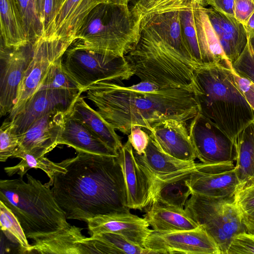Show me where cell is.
<instances>
[{"mask_svg": "<svg viewBox=\"0 0 254 254\" xmlns=\"http://www.w3.org/2000/svg\"><path fill=\"white\" fill-rule=\"evenodd\" d=\"M205 0H189L188 4V9L196 6L205 7Z\"/></svg>", "mask_w": 254, "mask_h": 254, "instance_id": "obj_48", "label": "cell"}, {"mask_svg": "<svg viewBox=\"0 0 254 254\" xmlns=\"http://www.w3.org/2000/svg\"><path fill=\"white\" fill-rule=\"evenodd\" d=\"M139 126H134L128 135V139L134 151L138 155H142L148 145L150 137L148 133Z\"/></svg>", "mask_w": 254, "mask_h": 254, "instance_id": "obj_40", "label": "cell"}, {"mask_svg": "<svg viewBox=\"0 0 254 254\" xmlns=\"http://www.w3.org/2000/svg\"><path fill=\"white\" fill-rule=\"evenodd\" d=\"M144 130L164 153L183 161H194L196 158L187 122L169 119Z\"/></svg>", "mask_w": 254, "mask_h": 254, "instance_id": "obj_17", "label": "cell"}, {"mask_svg": "<svg viewBox=\"0 0 254 254\" xmlns=\"http://www.w3.org/2000/svg\"><path fill=\"white\" fill-rule=\"evenodd\" d=\"M67 112L55 110L34 122L24 133L18 134L19 146L15 152H25L39 157L51 151L59 145Z\"/></svg>", "mask_w": 254, "mask_h": 254, "instance_id": "obj_16", "label": "cell"}, {"mask_svg": "<svg viewBox=\"0 0 254 254\" xmlns=\"http://www.w3.org/2000/svg\"><path fill=\"white\" fill-rule=\"evenodd\" d=\"M64 0H43L41 23L44 31L47 26L55 17Z\"/></svg>", "mask_w": 254, "mask_h": 254, "instance_id": "obj_41", "label": "cell"}, {"mask_svg": "<svg viewBox=\"0 0 254 254\" xmlns=\"http://www.w3.org/2000/svg\"><path fill=\"white\" fill-rule=\"evenodd\" d=\"M86 223L91 236L102 233H114L144 248L146 238L153 231L143 218L130 211L98 216L88 219Z\"/></svg>", "mask_w": 254, "mask_h": 254, "instance_id": "obj_19", "label": "cell"}, {"mask_svg": "<svg viewBox=\"0 0 254 254\" xmlns=\"http://www.w3.org/2000/svg\"><path fill=\"white\" fill-rule=\"evenodd\" d=\"M192 92L198 112L233 140L254 121V112L236 82L232 64L216 63L195 71Z\"/></svg>", "mask_w": 254, "mask_h": 254, "instance_id": "obj_4", "label": "cell"}, {"mask_svg": "<svg viewBox=\"0 0 254 254\" xmlns=\"http://www.w3.org/2000/svg\"><path fill=\"white\" fill-rule=\"evenodd\" d=\"M19 146V135L14 131L11 120L6 119L0 128V161L12 157Z\"/></svg>", "mask_w": 254, "mask_h": 254, "instance_id": "obj_36", "label": "cell"}, {"mask_svg": "<svg viewBox=\"0 0 254 254\" xmlns=\"http://www.w3.org/2000/svg\"><path fill=\"white\" fill-rule=\"evenodd\" d=\"M27 30L30 44L42 37L44 30L34 0H16Z\"/></svg>", "mask_w": 254, "mask_h": 254, "instance_id": "obj_34", "label": "cell"}, {"mask_svg": "<svg viewBox=\"0 0 254 254\" xmlns=\"http://www.w3.org/2000/svg\"><path fill=\"white\" fill-rule=\"evenodd\" d=\"M189 130L196 158L204 164L236 161L237 142L210 119L199 112L191 120Z\"/></svg>", "mask_w": 254, "mask_h": 254, "instance_id": "obj_9", "label": "cell"}, {"mask_svg": "<svg viewBox=\"0 0 254 254\" xmlns=\"http://www.w3.org/2000/svg\"><path fill=\"white\" fill-rule=\"evenodd\" d=\"M1 43L17 49L30 44L23 17L16 0H0Z\"/></svg>", "mask_w": 254, "mask_h": 254, "instance_id": "obj_27", "label": "cell"}, {"mask_svg": "<svg viewBox=\"0 0 254 254\" xmlns=\"http://www.w3.org/2000/svg\"><path fill=\"white\" fill-rule=\"evenodd\" d=\"M234 200L244 217H254V183L239 189L234 196Z\"/></svg>", "mask_w": 254, "mask_h": 254, "instance_id": "obj_38", "label": "cell"}, {"mask_svg": "<svg viewBox=\"0 0 254 254\" xmlns=\"http://www.w3.org/2000/svg\"><path fill=\"white\" fill-rule=\"evenodd\" d=\"M70 113L112 149L118 152L123 146L121 138L115 128L97 110L91 108L80 95L75 100Z\"/></svg>", "mask_w": 254, "mask_h": 254, "instance_id": "obj_25", "label": "cell"}, {"mask_svg": "<svg viewBox=\"0 0 254 254\" xmlns=\"http://www.w3.org/2000/svg\"><path fill=\"white\" fill-rule=\"evenodd\" d=\"M254 254V234L244 232L233 240L227 254Z\"/></svg>", "mask_w": 254, "mask_h": 254, "instance_id": "obj_39", "label": "cell"}, {"mask_svg": "<svg viewBox=\"0 0 254 254\" xmlns=\"http://www.w3.org/2000/svg\"><path fill=\"white\" fill-rule=\"evenodd\" d=\"M234 162L197 163L186 181L191 194L216 198L233 197L242 187Z\"/></svg>", "mask_w": 254, "mask_h": 254, "instance_id": "obj_11", "label": "cell"}, {"mask_svg": "<svg viewBox=\"0 0 254 254\" xmlns=\"http://www.w3.org/2000/svg\"><path fill=\"white\" fill-rule=\"evenodd\" d=\"M125 58L141 81L192 92L194 72L201 66L191 53L180 11L142 18L139 39Z\"/></svg>", "mask_w": 254, "mask_h": 254, "instance_id": "obj_2", "label": "cell"}, {"mask_svg": "<svg viewBox=\"0 0 254 254\" xmlns=\"http://www.w3.org/2000/svg\"><path fill=\"white\" fill-rule=\"evenodd\" d=\"M144 248L150 254H221L215 241L200 226L176 232L153 231L146 238Z\"/></svg>", "mask_w": 254, "mask_h": 254, "instance_id": "obj_12", "label": "cell"}, {"mask_svg": "<svg viewBox=\"0 0 254 254\" xmlns=\"http://www.w3.org/2000/svg\"><path fill=\"white\" fill-rule=\"evenodd\" d=\"M234 73V76L239 89L247 102L254 111V83L251 81L241 77Z\"/></svg>", "mask_w": 254, "mask_h": 254, "instance_id": "obj_43", "label": "cell"}, {"mask_svg": "<svg viewBox=\"0 0 254 254\" xmlns=\"http://www.w3.org/2000/svg\"><path fill=\"white\" fill-rule=\"evenodd\" d=\"M237 147L235 166L243 187L254 183V121L239 134Z\"/></svg>", "mask_w": 254, "mask_h": 254, "instance_id": "obj_29", "label": "cell"}, {"mask_svg": "<svg viewBox=\"0 0 254 254\" xmlns=\"http://www.w3.org/2000/svg\"><path fill=\"white\" fill-rule=\"evenodd\" d=\"M81 93L66 90H37L23 109L10 120L14 131L18 134L24 133L34 122L52 111H69Z\"/></svg>", "mask_w": 254, "mask_h": 254, "instance_id": "obj_14", "label": "cell"}, {"mask_svg": "<svg viewBox=\"0 0 254 254\" xmlns=\"http://www.w3.org/2000/svg\"><path fill=\"white\" fill-rule=\"evenodd\" d=\"M82 228L71 225L49 237L34 241L29 254H100L94 239L86 237Z\"/></svg>", "mask_w": 254, "mask_h": 254, "instance_id": "obj_21", "label": "cell"}, {"mask_svg": "<svg viewBox=\"0 0 254 254\" xmlns=\"http://www.w3.org/2000/svg\"><path fill=\"white\" fill-rule=\"evenodd\" d=\"M191 8L203 65L216 63L231 64L221 48L206 12V7L199 6Z\"/></svg>", "mask_w": 254, "mask_h": 254, "instance_id": "obj_26", "label": "cell"}, {"mask_svg": "<svg viewBox=\"0 0 254 254\" xmlns=\"http://www.w3.org/2000/svg\"><path fill=\"white\" fill-rule=\"evenodd\" d=\"M59 144L67 145L76 151L102 155L118 156V152L109 147L81 122L74 118L71 115L70 110L64 116Z\"/></svg>", "mask_w": 254, "mask_h": 254, "instance_id": "obj_23", "label": "cell"}, {"mask_svg": "<svg viewBox=\"0 0 254 254\" xmlns=\"http://www.w3.org/2000/svg\"><path fill=\"white\" fill-rule=\"evenodd\" d=\"M32 45L17 49L0 46V115L9 114L14 107L19 85L31 60Z\"/></svg>", "mask_w": 254, "mask_h": 254, "instance_id": "obj_13", "label": "cell"}, {"mask_svg": "<svg viewBox=\"0 0 254 254\" xmlns=\"http://www.w3.org/2000/svg\"><path fill=\"white\" fill-rule=\"evenodd\" d=\"M77 155L58 163L51 189L67 219L87 222L100 215L128 212L126 187L118 156L76 151Z\"/></svg>", "mask_w": 254, "mask_h": 254, "instance_id": "obj_1", "label": "cell"}, {"mask_svg": "<svg viewBox=\"0 0 254 254\" xmlns=\"http://www.w3.org/2000/svg\"><path fill=\"white\" fill-rule=\"evenodd\" d=\"M254 11V0H234L235 17L244 26Z\"/></svg>", "mask_w": 254, "mask_h": 254, "instance_id": "obj_42", "label": "cell"}, {"mask_svg": "<svg viewBox=\"0 0 254 254\" xmlns=\"http://www.w3.org/2000/svg\"><path fill=\"white\" fill-rule=\"evenodd\" d=\"M143 218L152 230L158 232L190 230L199 226L185 208L162 204L153 201L144 209Z\"/></svg>", "mask_w": 254, "mask_h": 254, "instance_id": "obj_24", "label": "cell"}, {"mask_svg": "<svg viewBox=\"0 0 254 254\" xmlns=\"http://www.w3.org/2000/svg\"><path fill=\"white\" fill-rule=\"evenodd\" d=\"M247 39L254 38V11L252 13L246 24L244 26Z\"/></svg>", "mask_w": 254, "mask_h": 254, "instance_id": "obj_46", "label": "cell"}, {"mask_svg": "<svg viewBox=\"0 0 254 254\" xmlns=\"http://www.w3.org/2000/svg\"><path fill=\"white\" fill-rule=\"evenodd\" d=\"M118 157L126 187L127 207L144 210L151 203L148 183L128 140L118 151Z\"/></svg>", "mask_w": 254, "mask_h": 254, "instance_id": "obj_20", "label": "cell"}, {"mask_svg": "<svg viewBox=\"0 0 254 254\" xmlns=\"http://www.w3.org/2000/svg\"><path fill=\"white\" fill-rule=\"evenodd\" d=\"M85 92L101 116L115 130L127 135L134 126L149 130L169 119L189 121L198 112L193 92L186 89L160 88L141 92L122 82L101 81Z\"/></svg>", "mask_w": 254, "mask_h": 254, "instance_id": "obj_3", "label": "cell"}, {"mask_svg": "<svg viewBox=\"0 0 254 254\" xmlns=\"http://www.w3.org/2000/svg\"><path fill=\"white\" fill-rule=\"evenodd\" d=\"M63 66L81 91L101 81L122 82L134 75L125 57L99 53L82 46L71 45L62 57Z\"/></svg>", "mask_w": 254, "mask_h": 254, "instance_id": "obj_8", "label": "cell"}, {"mask_svg": "<svg viewBox=\"0 0 254 254\" xmlns=\"http://www.w3.org/2000/svg\"><path fill=\"white\" fill-rule=\"evenodd\" d=\"M185 36L192 56L200 66H203L200 51L197 42L193 13L192 8L180 11Z\"/></svg>", "mask_w": 254, "mask_h": 254, "instance_id": "obj_37", "label": "cell"}, {"mask_svg": "<svg viewBox=\"0 0 254 254\" xmlns=\"http://www.w3.org/2000/svg\"><path fill=\"white\" fill-rule=\"evenodd\" d=\"M36 8L41 22L43 0H34Z\"/></svg>", "mask_w": 254, "mask_h": 254, "instance_id": "obj_49", "label": "cell"}, {"mask_svg": "<svg viewBox=\"0 0 254 254\" xmlns=\"http://www.w3.org/2000/svg\"><path fill=\"white\" fill-rule=\"evenodd\" d=\"M0 224L1 231L13 243L18 245V253L29 254L31 245L13 213L0 201Z\"/></svg>", "mask_w": 254, "mask_h": 254, "instance_id": "obj_31", "label": "cell"}, {"mask_svg": "<svg viewBox=\"0 0 254 254\" xmlns=\"http://www.w3.org/2000/svg\"><path fill=\"white\" fill-rule=\"evenodd\" d=\"M0 181V201L13 213L27 239H43L71 226L56 201L50 187L29 174Z\"/></svg>", "mask_w": 254, "mask_h": 254, "instance_id": "obj_5", "label": "cell"}, {"mask_svg": "<svg viewBox=\"0 0 254 254\" xmlns=\"http://www.w3.org/2000/svg\"><path fill=\"white\" fill-rule=\"evenodd\" d=\"M190 174L168 181L151 184L149 187L150 204L153 201H157L164 205L184 208L191 194L186 183Z\"/></svg>", "mask_w": 254, "mask_h": 254, "instance_id": "obj_28", "label": "cell"}, {"mask_svg": "<svg viewBox=\"0 0 254 254\" xmlns=\"http://www.w3.org/2000/svg\"><path fill=\"white\" fill-rule=\"evenodd\" d=\"M131 0H111V2L120 3V4H128Z\"/></svg>", "mask_w": 254, "mask_h": 254, "instance_id": "obj_50", "label": "cell"}, {"mask_svg": "<svg viewBox=\"0 0 254 254\" xmlns=\"http://www.w3.org/2000/svg\"><path fill=\"white\" fill-rule=\"evenodd\" d=\"M101 241L108 254H148L149 251L136 245L123 236L110 232L102 233L91 236Z\"/></svg>", "mask_w": 254, "mask_h": 254, "instance_id": "obj_33", "label": "cell"}, {"mask_svg": "<svg viewBox=\"0 0 254 254\" xmlns=\"http://www.w3.org/2000/svg\"><path fill=\"white\" fill-rule=\"evenodd\" d=\"M44 89L66 90L82 93L78 84L65 70L62 58L57 60L51 65L37 91Z\"/></svg>", "mask_w": 254, "mask_h": 254, "instance_id": "obj_32", "label": "cell"}, {"mask_svg": "<svg viewBox=\"0 0 254 254\" xmlns=\"http://www.w3.org/2000/svg\"><path fill=\"white\" fill-rule=\"evenodd\" d=\"M185 209L214 239L221 254H227L234 239L247 232L244 216L233 197L216 198L192 193Z\"/></svg>", "mask_w": 254, "mask_h": 254, "instance_id": "obj_7", "label": "cell"}, {"mask_svg": "<svg viewBox=\"0 0 254 254\" xmlns=\"http://www.w3.org/2000/svg\"><path fill=\"white\" fill-rule=\"evenodd\" d=\"M32 45V56L19 85L16 104L8 114L11 120L23 108L36 92L51 65L62 58L70 46L59 40H48L40 38Z\"/></svg>", "mask_w": 254, "mask_h": 254, "instance_id": "obj_10", "label": "cell"}, {"mask_svg": "<svg viewBox=\"0 0 254 254\" xmlns=\"http://www.w3.org/2000/svg\"><path fill=\"white\" fill-rule=\"evenodd\" d=\"M141 21L128 4L102 3L87 16L75 40L87 49L124 58L139 39Z\"/></svg>", "mask_w": 254, "mask_h": 254, "instance_id": "obj_6", "label": "cell"}, {"mask_svg": "<svg viewBox=\"0 0 254 254\" xmlns=\"http://www.w3.org/2000/svg\"><path fill=\"white\" fill-rule=\"evenodd\" d=\"M111 0H65L55 17L47 26L42 37L59 40L70 46L90 11L98 4Z\"/></svg>", "mask_w": 254, "mask_h": 254, "instance_id": "obj_15", "label": "cell"}, {"mask_svg": "<svg viewBox=\"0 0 254 254\" xmlns=\"http://www.w3.org/2000/svg\"><path fill=\"white\" fill-rule=\"evenodd\" d=\"M12 157L19 158L21 161L17 165L6 167L4 170L9 177L15 174L18 175L20 178H23L27 172L31 168H38L46 173L49 178V181L45 184L51 187L53 186L54 178L58 172H65V168L50 160L44 156L36 157L29 153L23 152H16Z\"/></svg>", "mask_w": 254, "mask_h": 254, "instance_id": "obj_30", "label": "cell"}, {"mask_svg": "<svg viewBox=\"0 0 254 254\" xmlns=\"http://www.w3.org/2000/svg\"><path fill=\"white\" fill-rule=\"evenodd\" d=\"M134 153L148 183L151 184L173 180L191 173L197 163L177 159L160 150L150 139L142 155Z\"/></svg>", "mask_w": 254, "mask_h": 254, "instance_id": "obj_18", "label": "cell"}, {"mask_svg": "<svg viewBox=\"0 0 254 254\" xmlns=\"http://www.w3.org/2000/svg\"><path fill=\"white\" fill-rule=\"evenodd\" d=\"M133 90L141 92H154L160 88L157 85L150 81H141L137 84L130 86Z\"/></svg>", "mask_w": 254, "mask_h": 254, "instance_id": "obj_45", "label": "cell"}, {"mask_svg": "<svg viewBox=\"0 0 254 254\" xmlns=\"http://www.w3.org/2000/svg\"><path fill=\"white\" fill-rule=\"evenodd\" d=\"M208 5L228 17H235L234 0H205V7Z\"/></svg>", "mask_w": 254, "mask_h": 254, "instance_id": "obj_44", "label": "cell"}, {"mask_svg": "<svg viewBox=\"0 0 254 254\" xmlns=\"http://www.w3.org/2000/svg\"><path fill=\"white\" fill-rule=\"evenodd\" d=\"M65 1V0H64Z\"/></svg>", "mask_w": 254, "mask_h": 254, "instance_id": "obj_51", "label": "cell"}, {"mask_svg": "<svg viewBox=\"0 0 254 254\" xmlns=\"http://www.w3.org/2000/svg\"><path fill=\"white\" fill-rule=\"evenodd\" d=\"M232 67L238 75L254 83V38L247 39L245 48Z\"/></svg>", "mask_w": 254, "mask_h": 254, "instance_id": "obj_35", "label": "cell"}, {"mask_svg": "<svg viewBox=\"0 0 254 254\" xmlns=\"http://www.w3.org/2000/svg\"><path fill=\"white\" fill-rule=\"evenodd\" d=\"M244 218L247 231L254 234V217Z\"/></svg>", "mask_w": 254, "mask_h": 254, "instance_id": "obj_47", "label": "cell"}, {"mask_svg": "<svg viewBox=\"0 0 254 254\" xmlns=\"http://www.w3.org/2000/svg\"><path fill=\"white\" fill-rule=\"evenodd\" d=\"M206 11L225 56L232 64L247 43L244 26L235 17H228L211 7L206 8Z\"/></svg>", "mask_w": 254, "mask_h": 254, "instance_id": "obj_22", "label": "cell"}]
</instances>
